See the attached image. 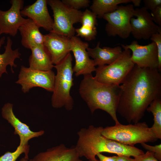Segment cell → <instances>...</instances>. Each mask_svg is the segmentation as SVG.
Listing matches in <instances>:
<instances>
[{
    "mask_svg": "<svg viewBox=\"0 0 161 161\" xmlns=\"http://www.w3.org/2000/svg\"><path fill=\"white\" fill-rule=\"evenodd\" d=\"M75 146L66 147L61 144L39 153L32 159L33 161H82Z\"/></svg>",
    "mask_w": 161,
    "mask_h": 161,
    "instance_id": "e0dca14e",
    "label": "cell"
},
{
    "mask_svg": "<svg viewBox=\"0 0 161 161\" xmlns=\"http://www.w3.org/2000/svg\"><path fill=\"white\" fill-rule=\"evenodd\" d=\"M89 161H99L98 160H97L96 158L93 160H89Z\"/></svg>",
    "mask_w": 161,
    "mask_h": 161,
    "instance_id": "8d00e7d4",
    "label": "cell"
},
{
    "mask_svg": "<svg viewBox=\"0 0 161 161\" xmlns=\"http://www.w3.org/2000/svg\"><path fill=\"white\" fill-rule=\"evenodd\" d=\"M124 49L120 56L109 65L98 66L95 77L99 82L103 83L120 85L134 66L131 60V51L121 44Z\"/></svg>",
    "mask_w": 161,
    "mask_h": 161,
    "instance_id": "8992f818",
    "label": "cell"
},
{
    "mask_svg": "<svg viewBox=\"0 0 161 161\" xmlns=\"http://www.w3.org/2000/svg\"><path fill=\"white\" fill-rule=\"evenodd\" d=\"M71 42V51L74 54L75 63L73 67L75 75L92 74L95 71L93 60L91 59L87 51L88 44L82 41L78 37L73 36L70 38Z\"/></svg>",
    "mask_w": 161,
    "mask_h": 161,
    "instance_id": "4fadbf2b",
    "label": "cell"
},
{
    "mask_svg": "<svg viewBox=\"0 0 161 161\" xmlns=\"http://www.w3.org/2000/svg\"><path fill=\"white\" fill-rule=\"evenodd\" d=\"M150 40L154 42L157 46L158 51L159 66L158 70L160 71L161 69V33H157L153 35Z\"/></svg>",
    "mask_w": 161,
    "mask_h": 161,
    "instance_id": "f1b7e54d",
    "label": "cell"
},
{
    "mask_svg": "<svg viewBox=\"0 0 161 161\" xmlns=\"http://www.w3.org/2000/svg\"><path fill=\"white\" fill-rule=\"evenodd\" d=\"M124 45L132 51L131 59L135 64L141 68L158 69V51L154 42L142 45L134 41L130 44Z\"/></svg>",
    "mask_w": 161,
    "mask_h": 161,
    "instance_id": "7c38bea8",
    "label": "cell"
},
{
    "mask_svg": "<svg viewBox=\"0 0 161 161\" xmlns=\"http://www.w3.org/2000/svg\"><path fill=\"white\" fill-rule=\"evenodd\" d=\"M133 158L125 155H117L116 161H133Z\"/></svg>",
    "mask_w": 161,
    "mask_h": 161,
    "instance_id": "836d02e7",
    "label": "cell"
},
{
    "mask_svg": "<svg viewBox=\"0 0 161 161\" xmlns=\"http://www.w3.org/2000/svg\"><path fill=\"white\" fill-rule=\"evenodd\" d=\"M141 146L145 149L154 154L155 157L158 161H161V144L151 146L145 143L141 144Z\"/></svg>",
    "mask_w": 161,
    "mask_h": 161,
    "instance_id": "83f0119b",
    "label": "cell"
},
{
    "mask_svg": "<svg viewBox=\"0 0 161 161\" xmlns=\"http://www.w3.org/2000/svg\"><path fill=\"white\" fill-rule=\"evenodd\" d=\"M29 147L28 145L24 146L19 145L14 151H7L0 157V161H16L23 153L24 154V157L28 159Z\"/></svg>",
    "mask_w": 161,
    "mask_h": 161,
    "instance_id": "cb8c5ba5",
    "label": "cell"
},
{
    "mask_svg": "<svg viewBox=\"0 0 161 161\" xmlns=\"http://www.w3.org/2000/svg\"><path fill=\"white\" fill-rule=\"evenodd\" d=\"M131 2V0H94L90 8L99 18L111 13L118 7V4Z\"/></svg>",
    "mask_w": 161,
    "mask_h": 161,
    "instance_id": "7402d4cb",
    "label": "cell"
},
{
    "mask_svg": "<svg viewBox=\"0 0 161 161\" xmlns=\"http://www.w3.org/2000/svg\"><path fill=\"white\" fill-rule=\"evenodd\" d=\"M143 7L147 10H149L151 11L161 5V0H143Z\"/></svg>",
    "mask_w": 161,
    "mask_h": 161,
    "instance_id": "4dcf8cb0",
    "label": "cell"
},
{
    "mask_svg": "<svg viewBox=\"0 0 161 161\" xmlns=\"http://www.w3.org/2000/svg\"><path fill=\"white\" fill-rule=\"evenodd\" d=\"M47 2L53 13L51 31L69 38L74 36L75 29L73 24L80 22L82 12L68 7L59 0H47Z\"/></svg>",
    "mask_w": 161,
    "mask_h": 161,
    "instance_id": "52a82bcc",
    "label": "cell"
},
{
    "mask_svg": "<svg viewBox=\"0 0 161 161\" xmlns=\"http://www.w3.org/2000/svg\"><path fill=\"white\" fill-rule=\"evenodd\" d=\"M101 134L108 139L132 146L138 143L154 142L158 139L145 122L127 125L120 123L106 126L103 128Z\"/></svg>",
    "mask_w": 161,
    "mask_h": 161,
    "instance_id": "5b68a950",
    "label": "cell"
},
{
    "mask_svg": "<svg viewBox=\"0 0 161 161\" xmlns=\"http://www.w3.org/2000/svg\"><path fill=\"white\" fill-rule=\"evenodd\" d=\"M43 45L49 52L53 64L62 61L71 51L70 38L52 31L44 35Z\"/></svg>",
    "mask_w": 161,
    "mask_h": 161,
    "instance_id": "9a60e30c",
    "label": "cell"
},
{
    "mask_svg": "<svg viewBox=\"0 0 161 161\" xmlns=\"http://www.w3.org/2000/svg\"><path fill=\"white\" fill-rule=\"evenodd\" d=\"M120 88L117 112L128 123H137L150 103L161 97V74L135 64Z\"/></svg>",
    "mask_w": 161,
    "mask_h": 161,
    "instance_id": "6da1fadb",
    "label": "cell"
},
{
    "mask_svg": "<svg viewBox=\"0 0 161 161\" xmlns=\"http://www.w3.org/2000/svg\"><path fill=\"white\" fill-rule=\"evenodd\" d=\"M100 42H98L95 47H88L87 51L89 57L93 60L95 65L98 66L109 65L116 60L123 52L122 47L119 46L114 47H100Z\"/></svg>",
    "mask_w": 161,
    "mask_h": 161,
    "instance_id": "ac0fdd59",
    "label": "cell"
},
{
    "mask_svg": "<svg viewBox=\"0 0 161 161\" xmlns=\"http://www.w3.org/2000/svg\"><path fill=\"white\" fill-rule=\"evenodd\" d=\"M10 3L11 6L8 10L3 11L0 9V35L5 34L14 37L19 27L30 19L24 18L21 14L24 0H11Z\"/></svg>",
    "mask_w": 161,
    "mask_h": 161,
    "instance_id": "30bf717a",
    "label": "cell"
},
{
    "mask_svg": "<svg viewBox=\"0 0 161 161\" xmlns=\"http://www.w3.org/2000/svg\"><path fill=\"white\" fill-rule=\"evenodd\" d=\"M5 40L4 36L0 38V49L4 44ZM13 42L10 37L7 38L6 45L4 46L5 51L2 54L0 53V78L4 73L7 74V67L10 65L11 71L14 72L13 67H16L17 65L15 63V61L17 58H19L21 54L19 51V48L13 49L12 48Z\"/></svg>",
    "mask_w": 161,
    "mask_h": 161,
    "instance_id": "44dd1931",
    "label": "cell"
},
{
    "mask_svg": "<svg viewBox=\"0 0 161 161\" xmlns=\"http://www.w3.org/2000/svg\"><path fill=\"white\" fill-rule=\"evenodd\" d=\"M39 28L30 19L19 27L18 30L21 35V43L22 46L30 49L35 46L43 44L44 35L40 32Z\"/></svg>",
    "mask_w": 161,
    "mask_h": 161,
    "instance_id": "d6986e66",
    "label": "cell"
},
{
    "mask_svg": "<svg viewBox=\"0 0 161 161\" xmlns=\"http://www.w3.org/2000/svg\"><path fill=\"white\" fill-rule=\"evenodd\" d=\"M31 54L29 59V68L42 71L52 70L53 65L50 55L43 44L30 49Z\"/></svg>",
    "mask_w": 161,
    "mask_h": 161,
    "instance_id": "ffe728a7",
    "label": "cell"
},
{
    "mask_svg": "<svg viewBox=\"0 0 161 161\" xmlns=\"http://www.w3.org/2000/svg\"><path fill=\"white\" fill-rule=\"evenodd\" d=\"M134 9L132 4L118 6L113 12L104 14L102 18L107 22L105 27L107 35L128 38L131 34L130 20L134 16Z\"/></svg>",
    "mask_w": 161,
    "mask_h": 161,
    "instance_id": "ba28073f",
    "label": "cell"
},
{
    "mask_svg": "<svg viewBox=\"0 0 161 161\" xmlns=\"http://www.w3.org/2000/svg\"><path fill=\"white\" fill-rule=\"evenodd\" d=\"M55 76L52 70L45 71L33 69L22 65L16 83L21 86L24 93L28 92L30 89L37 87L52 92Z\"/></svg>",
    "mask_w": 161,
    "mask_h": 161,
    "instance_id": "9c48e42d",
    "label": "cell"
},
{
    "mask_svg": "<svg viewBox=\"0 0 161 161\" xmlns=\"http://www.w3.org/2000/svg\"><path fill=\"white\" fill-rule=\"evenodd\" d=\"M19 161H33L32 159H27L24 157L21 158Z\"/></svg>",
    "mask_w": 161,
    "mask_h": 161,
    "instance_id": "d590c367",
    "label": "cell"
},
{
    "mask_svg": "<svg viewBox=\"0 0 161 161\" xmlns=\"http://www.w3.org/2000/svg\"><path fill=\"white\" fill-rule=\"evenodd\" d=\"M61 1L68 7L78 10L88 6L90 2L89 0H62Z\"/></svg>",
    "mask_w": 161,
    "mask_h": 161,
    "instance_id": "4316f807",
    "label": "cell"
},
{
    "mask_svg": "<svg viewBox=\"0 0 161 161\" xmlns=\"http://www.w3.org/2000/svg\"><path fill=\"white\" fill-rule=\"evenodd\" d=\"M13 104L7 103L1 109V115L14 128V134H18L20 138L19 145L24 146L28 145V141L34 137L43 135L44 131L41 130L34 132L31 131L29 126L21 122L15 115L13 111Z\"/></svg>",
    "mask_w": 161,
    "mask_h": 161,
    "instance_id": "5bb4252c",
    "label": "cell"
},
{
    "mask_svg": "<svg viewBox=\"0 0 161 161\" xmlns=\"http://www.w3.org/2000/svg\"><path fill=\"white\" fill-rule=\"evenodd\" d=\"M103 128L91 125L78 131V139L75 146L80 157L93 160L98 153L106 152L134 158L144 153L134 146L123 144L105 137L101 134Z\"/></svg>",
    "mask_w": 161,
    "mask_h": 161,
    "instance_id": "7a4b0ae2",
    "label": "cell"
},
{
    "mask_svg": "<svg viewBox=\"0 0 161 161\" xmlns=\"http://www.w3.org/2000/svg\"><path fill=\"white\" fill-rule=\"evenodd\" d=\"M72 61L69 52L60 63L53 65L57 71L51 97V104L53 108L64 107L68 110L73 108V100L70 94V90L74 84Z\"/></svg>",
    "mask_w": 161,
    "mask_h": 161,
    "instance_id": "277c9868",
    "label": "cell"
},
{
    "mask_svg": "<svg viewBox=\"0 0 161 161\" xmlns=\"http://www.w3.org/2000/svg\"><path fill=\"white\" fill-rule=\"evenodd\" d=\"M134 16L131 19V32L138 40H148L154 34L161 33V27L154 22L151 14L143 7L134 9Z\"/></svg>",
    "mask_w": 161,
    "mask_h": 161,
    "instance_id": "8fae6325",
    "label": "cell"
},
{
    "mask_svg": "<svg viewBox=\"0 0 161 161\" xmlns=\"http://www.w3.org/2000/svg\"><path fill=\"white\" fill-rule=\"evenodd\" d=\"M133 161H159L154 157V154L149 151L133 158Z\"/></svg>",
    "mask_w": 161,
    "mask_h": 161,
    "instance_id": "f546056e",
    "label": "cell"
},
{
    "mask_svg": "<svg viewBox=\"0 0 161 161\" xmlns=\"http://www.w3.org/2000/svg\"><path fill=\"white\" fill-rule=\"evenodd\" d=\"M83 76L80 85L79 92L92 113L97 109H101L110 115L115 124H119L116 114L120 85L101 83L92 74Z\"/></svg>",
    "mask_w": 161,
    "mask_h": 161,
    "instance_id": "3957f363",
    "label": "cell"
},
{
    "mask_svg": "<svg viewBox=\"0 0 161 161\" xmlns=\"http://www.w3.org/2000/svg\"><path fill=\"white\" fill-rule=\"evenodd\" d=\"M141 2V0H131V2H132L133 6L134 7H139Z\"/></svg>",
    "mask_w": 161,
    "mask_h": 161,
    "instance_id": "e575fe53",
    "label": "cell"
},
{
    "mask_svg": "<svg viewBox=\"0 0 161 161\" xmlns=\"http://www.w3.org/2000/svg\"><path fill=\"white\" fill-rule=\"evenodd\" d=\"M97 16L92 11L86 9L83 12L81 16L80 22L82 26L96 29L97 24Z\"/></svg>",
    "mask_w": 161,
    "mask_h": 161,
    "instance_id": "d4e9b609",
    "label": "cell"
},
{
    "mask_svg": "<svg viewBox=\"0 0 161 161\" xmlns=\"http://www.w3.org/2000/svg\"><path fill=\"white\" fill-rule=\"evenodd\" d=\"M46 0H37L31 5L23 7L21 11L22 16L27 17L40 28L49 32L52 30L53 20L49 13Z\"/></svg>",
    "mask_w": 161,
    "mask_h": 161,
    "instance_id": "2e32d148",
    "label": "cell"
},
{
    "mask_svg": "<svg viewBox=\"0 0 161 161\" xmlns=\"http://www.w3.org/2000/svg\"><path fill=\"white\" fill-rule=\"evenodd\" d=\"M96 156L99 158V161H116L117 156L108 157L103 155L101 153H98Z\"/></svg>",
    "mask_w": 161,
    "mask_h": 161,
    "instance_id": "d6a6232c",
    "label": "cell"
},
{
    "mask_svg": "<svg viewBox=\"0 0 161 161\" xmlns=\"http://www.w3.org/2000/svg\"><path fill=\"white\" fill-rule=\"evenodd\" d=\"M154 117V123L151 127L158 139H161V97L153 100L146 109Z\"/></svg>",
    "mask_w": 161,
    "mask_h": 161,
    "instance_id": "603a6c76",
    "label": "cell"
},
{
    "mask_svg": "<svg viewBox=\"0 0 161 161\" xmlns=\"http://www.w3.org/2000/svg\"><path fill=\"white\" fill-rule=\"evenodd\" d=\"M150 13L155 23L161 27V5L151 11Z\"/></svg>",
    "mask_w": 161,
    "mask_h": 161,
    "instance_id": "1f68e13d",
    "label": "cell"
},
{
    "mask_svg": "<svg viewBox=\"0 0 161 161\" xmlns=\"http://www.w3.org/2000/svg\"><path fill=\"white\" fill-rule=\"evenodd\" d=\"M75 31L77 36H80L88 41L94 39L97 34L96 29L82 25L80 28L75 29Z\"/></svg>",
    "mask_w": 161,
    "mask_h": 161,
    "instance_id": "484cf974",
    "label": "cell"
}]
</instances>
